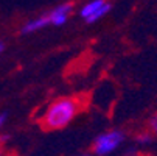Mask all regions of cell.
<instances>
[{
    "label": "cell",
    "instance_id": "8fae6325",
    "mask_svg": "<svg viewBox=\"0 0 157 156\" xmlns=\"http://www.w3.org/2000/svg\"><path fill=\"white\" fill-rule=\"evenodd\" d=\"M79 156H95V154H90V153H82V154H79Z\"/></svg>",
    "mask_w": 157,
    "mask_h": 156
},
{
    "label": "cell",
    "instance_id": "7a4b0ae2",
    "mask_svg": "<svg viewBox=\"0 0 157 156\" xmlns=\"http://www.w3.org/2000/svg\"><path fill=\"white\" fill-rule=\"evenodd\" d=\"M126 141V134L123 130L109 128L94 139L92 142V154L95 156H110L117 153Z\"/></svg>",
    "mask_w": 157,
    "mask_h": 156
},
{
    "label": "cell",
    "instance_id": "6da1fadb",
    "mask_svg": "<svg viewBox=\"0 0 157 156\" xmlns=\"http://www.w3.org/2000/svg\"><path fill=\"white\" fill-rule=\"evenodd\" d=\"M81 108V100L76 97H59L45 106L40 114V125L48 131L64 130L79 116Z\"/></svg>",
    "mask_w": 157,
    "mask_h": 156
},
{
    "label": "cell",
    "instance_id": "ba28073f",
    "mask_svg": "<svg viewBox=\"0 0 157 156\" xmlns=\"http://www.w3.org/2000/svg\"><path fill=\"white\" fill-rule=\"evenodd\" d=\"M6 120H8V114L6 113H0V131H2L3 126L6 125Z\"/></svg>",
    "mask_w": 157,
    "mask_h": 156
},
{
    "label": "cell",
    "instance_id": "9c48e42d",
    "mask_svg": "<svg viewBox=\"0 0 157 156\" xmlns=\"http://www.w3.org/2000/svg\"><path fill=\"white\" fill-rule=\"evenodd\" d=\"M0 156H10V154H8V151L5 150V147L2 145V142H0Z\"/></svg>",
    "mask_w": 157,
    "mask_h": 156
},
{
    "label": "cell",
    "instance_id": "3957f363",
    "mask_svg": "<svg viewBox=\"0 0 157 156\" xmlns=\"http://www.w3.org/2000/svg\"><path fill=\"white\" fill-rule=\"evenodd\" d=\"M112 10L110 0H87V2L79 8L78 14L86 24H95L106 17Z\"/></svg>",
    "mask_w": 157,
    "mask_h": 156
},
{
    "label": "cell",
    "instance_id": "30bf717a",
    "mask_svg": "<svg viewBox=\"0 0 157 156\" xmlns=\"http://www.w3.org/2000/svg\"><path fill=\"white\" fill-rule=\"evenodd\" d=\"M5 52V42L3 41H0V55H2Z\"/></svg>",
    "mask_w": 157,
    "mask_h": 156
},
{
    "label": "cell",
    "instance_id": "52a82bcc",
    "mask_svg": "<svg viewBox=\"0 0 157 156\" xmlns=\"http://www.w3.org/2000/svg\"><path fill=\"white\" fill-rule=\"evenodd\" d=\"M146 128L152 133V136H154V138H157V111H155V113H152V114L148 117Z\"/></svg>",
    "mask_w": 157,
    "mask_h": 156
},
{
    "label": "cell",
    "instance_id": "8992f818",
    "mask_svg": "<svg viewBox=\"0 0 157 156\" xmlns=\"http://www.w3.org/2000/svg\"><path fill=\"white\" fill-rule=\"evenodd\" d=\"M152 141H154V136H152V133L148 128L136 134V144L139 147H148V145H151Z\"/></svg>",
    "mask_w": 157,
    "mask_h": 156
},
{
    "label": "cell",
    "instance_id": "5b68a950",
    "mask_svg": "<svg viewBox=\"0 0 157 156\" xmlns=\"http://www.w3.org/2000/svg\"><path fill=\"white\" fill-rule=\"evenodd\" d=\"M47 27H48V20H47L45 13H44V14H39V16H34V17L25 20L20 27V33L22 34H34V33L45 30Z\"/></svg>",
    "mask_w": 157,
    "mask_h": 156
},
{
    "label": "cell",
    "instance_id": "277c9868",
    "mask_svg": "<svg viewBox=\"0 0 157 156\" xmlns=\"http://www.w3.org/2000/svg\"><path fill=\"white\" fill-rule=\"evenodd\" d=\"M73 13V5L69 2L59 3L56 6H53L52 10H48L45 13L47 20H48V27H62L69 22L70 16Z\"/></svg>",
    "mask_w": 157,
    "mask_h": 156
}]
</instances>
